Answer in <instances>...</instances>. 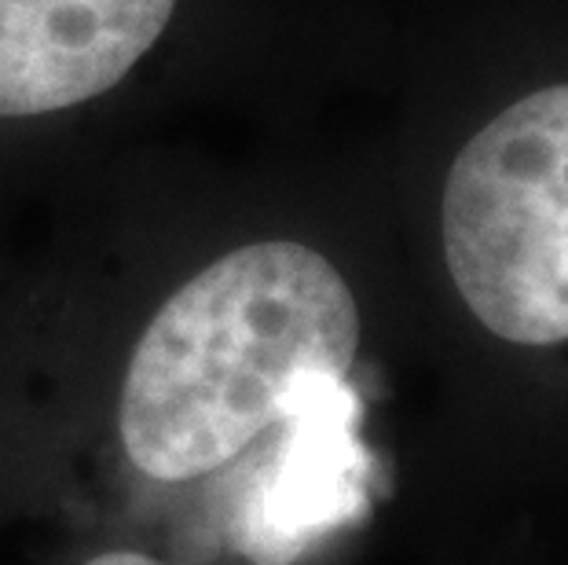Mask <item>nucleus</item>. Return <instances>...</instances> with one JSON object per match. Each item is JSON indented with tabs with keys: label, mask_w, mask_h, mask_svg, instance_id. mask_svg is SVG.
I'll return each mask as SVG.
<instances>
[{
	"label": "nucleus",
	"mask_w": 568,
	"mask_h": 565,
	"mask_svg": "<svg viewBox=\"0 0 568 565\" xmlns=\"http://www.w3.org/2000/svg\"><path fill=\"white\" fill-rule=\"evenodd\" d=\"M359 309L316 250L272 239L232 250L154 312L129 360L118 430L154 481L221 471L280 423L305 375H348Z\"/></svg>",
	"instance_id": "obj_1"
},
{
	"label": "nucleus",
	"mask_w": 568,
	"mask_h": 565,
	"mask_svg": "<svg viewBox=\"0 0 568 565\" xmlns=\"http://www.w3.org/2000/svg\"><path fill=\"white\" fill-rule=\"evenodd\" d=\"M440 228L447 272L491 334L568 342V85L517 100L458 151Z\"/></svg>",
	"instance_id": "obj_2"
},
{
	"label": "nucleus",
	"mask_w": 568,
	"mask_h": 565,
	"mask_svg": "<svg viewBox=\"0 0 568 565\" xmlns=\"http://www.w3.org/2000/svg\"><path fill=\"white\" fill-rule=\"evenodd\" d=\"M280 437L253 485L239 544L261 565H286L320 536L353 525L371 503V452L348 375H305L286 396Z\"/></svg>",
	"instance_id": "obj_3"
},
{
	"label": "nucleus",
	"mask_w": 568,
	"mask_h": 565,
	"mask_svg": "<svg viewBox=\"0 0 568 565\" xmlns=\"http://www.w3.org/2000/svg\"><path fill=\"white\" fill-rule=\"evenodd\" d=\"M176 0H0V118L114 89L162 38Z\"/></svg>",
	"instance_id": "obj_4"
},
{
	"label": "nucleus",
	"mask_w": 568,
	"mask_h": 565,
	"mask_svg": "<svg viewBox=\"0 0 568 565\" xmlns=\"http://www.w3.org/2000/svg\"><path fill=\"white\" fill-rule=\"evenodd\" d=\"M84 565H165V562L148 558V555H136V551H106V555L84 562Z\"/></svg>",
	"instance_id": "obj_5"
}]
</instances>
